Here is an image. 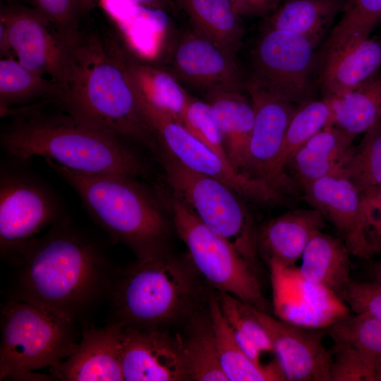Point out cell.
Masks as SVG:
<instances>
[{"label":"cell","mask_w":381,"mask_h":381,"mask_svg":"<svg viewBox=\"0 0 381 381\" xmlns=\"http://www.w3.org/2000/svg\"><path fill=\"white\" fill-rule=\"evenodd\" d=\"M166 201L174 227L200 277L217 291L229 293L265 311L266 301L255 268L178 198L171 193L167 195Z\"/></svg>","instance_id":"8"},{"label":"cell","mask_w":381,"mask_h":381,"mask_svg":"<svg viewBox=\"0 0 381 381\" xmlns=\"http://www.w3.org/2000/svg\"><path fill=\"white\" fill-rule=\"evenodd\" d=\"M339 299L355 314L381 319V281L351 280Z\"/></svg>","instance_id":"39"},{"label":"cell","mask_w":381,"mask_h":381,"mask_svg":"<svg viewBox=\"0 0 381 381\" xmlns=\"http://www.w3.org/2000/svg\"><path fill=\"white\" fill-rule=\"evenodd\" d=\"M371 256L381 257V186L361 192Z\"/></svg>","instance_id":"40"},{"label":"cell","mask_w":381,"mask_h":381,"mask_svg":"<svg viewBox=\"0 0 381 381\" xmlns=\"http://www.w3.org/2000/svg\"><path fill=\"white\" fill-rule=\"evenodd\" d=\"M1 312V380L55 367L78 346L75 322L48 308L15 298Z\"/></svg>","instance_id":"6"},{"label":"cell","mask_w":381,"mask_h":381,"mask_svg":"<svg viewBox=\"0 0 381 381\" xmlns=\"http://www.w3.org/2000/svg\"><path fill=\"white\" fill-rule=\"evenodd\" d=\"M333 126L356 138L381 121V72L357 86L327 97Z\"/></svg>","instance_id":"25"},{"label":"cell","mask_w":381,"mask_h":381,"mask_svg":"<svg viewBox=\"0 0 381 381\" xmlns=\"http://www.w3.org/2000/svg\"><path fill=\"white\" fill-rule=\"evenodd\" d=\"M32 8L44 16L67 47L78 41V16L82 12L80 0H28Z\"/></svg>","instance_id":"36"},{"label":"cell","mask_w":381,"mask_h":381,"mask_svg":"<svg viewBox=\"0 0 381 381\" xmlns=\"http://www.w3.org/2000/svg\"><path fill=\"white\" fill-rule=\"evenodd\" d=\"M16 298L48 308L73 321L103 296L111 270L95 243L66 223L55 224L26 252Z\"/></svg>","instance_id":"3"},{"label":"cell","mask_w":381,"mask_h":381,"mask_svg":"<svg viewBox=\"0 0 381 381\" xmlns=\"http://www.w3.org/2000/svg\"><path fill=\"white\" fill-rule=\"evenodd\" d=\"M247 308L266 330L285 380L331 381L332 356L323 345L324 332L298 327L248 303Z\"/></svg>","instance_id":"14"},{"label":"cell","mask_w":381,"mask_h":381,"mask_svg":"<svg viewBox=\"0 0 381 381\" xmlns=\"http://www.w3.org/2000/svg\"><path fill=\"white\" fill-rule=\"evenodd\" d=\"M376 381H381V372L377 375Z\"/></svg>","instance_id":"44"},{"label":"cell","mask_w":381,"mask_h":381,"mask_svg":"<svg viewBox=\"0 0 381 381\" xmlns=\"http://www.w3.org/2000/svg\"><path fill=\"white\" fill-rule=\"evenodd\" d=\"M304 199L337 230L351 255L370 258L361 192L341 172L318 179L303 188Z\"/></svg>","instance_id":"16"},{"label":"cell","mask_w":381,"mask_h":381,"mask_svg":"<svg viewBox=\"0 0 381 381\" xmlns=\"http://www.w3.org/2000/svg\"><path fill=\"white\" fill-rule=\"evenodd\" d=\"M78 193L93 220L139 260L167 253L168 222L155 198L135 179L120 174H90L44 159Z\"/></svg>","instance_id":"4"},{"label":"cell","mask_w":381,"mask_h":381,"mask_svg":"<svg viewBox=\"0 0 381 381\" xmlns=\"http://www.w3.org/2000/svg\"><path fill=\"white\" fill-rule=\"evenodd\" d=\"M354 139L334 126L326 127L295 152L286 171H290V178L301 188L318 179L341 172L353 151Z\"/></svg>","instance_id":"20"},{"label":"cell","mask_w":381,"mask_h":381,"mask_svg":"<svg viewBox=\"0 0 381 381\" xmlns=\"http://www.w3.org/2000/svg\"><path fill=\"white\" fill-rule=\"evenodd\" d=\"M207 98L229 163L244 174L247 149L255 121L252 101L243 91L214 92L207 95Z\"/></svg>","instance_id":"23"},{"label":"cell","mask_w":381,"mask_h":381,"mask_svg":"<svg viewBox=\"0 0 381 381\" xmlns=\"http://www.w3.org/2000/svg\"><path fill=\"white\" fill-rule=\"evenodd\" d=\"M333 126L329 102L309 99L297 106L288 124L277 162L278 174L289 193L296 184L286 171V167L295 152L310 138L323 128Z\"/></svg>","instance_id":"30"},{"label":"cell","mask_w":381,"mask_h":381,"mask_svg":"<svg viewBox=\"0 0 381 381\" xmlns=\"http://www.w3.org/2000/svg\"><path fill=\"white\" fill-rule=\"evenodd\" d=\"M198 309L184 322V334H180L190 380L228 381L220 365L208 307L206 313Z\"/></svg>","instance_id":"28"},{"label":"cell","mask_w":381,"mask_h":381,"mask_svg":"<svg viewBox=\"0 0 381 381\" xmlns=\"http://www.w3.org/2000/svg\"><path fill=\"white\" fill-rule=\"evenodd\" d=\"M341 11L339 23L326 41L324 54L368 39L381 23V0H344Z\"/></svg>","instance_id":"34"},{"label":"cell","mask_w":381,"mask_h":381,"mask_svg":"<svg viewBox=\"0 0 381 381\" xmlns=\"http://www.w3.org/2000/svg\"><path fill=\"white\" fill-rule=\"evenodd\" d=\"M123 326L111 322L102 327L85 329L74 352L50 369L54 376L68 381H123Z\"/></svg>","instance_id":"18"},{"label":"cell","mask_w":381,"mask_h":381,"mask_svg":"<svg viewBox=\"0 0 381 381\" xmlns=\"http://www.w3.org/2000/svg\"><path fill=\"white\" fill-rule=\"evenodd\" d=\"M341 173L361 192L381 186V121L364 133L358 146L353 147Z\"/></svg>","instance_id":"35"},{"label":"cell","mask_w":381,"mask_h":381,"mask_svg":"<svg viewBox=\"0 0 381 381\" xmlns=\"http://www.w3.org/2000/svg\"><path fill=\"white\" fill-rule=\"evenodd\" d=\"M61 85L35 73L11 57L0 61L1 115L7 111L58 99Z\"/></svg>","instance_id":"29"},{"label":"cell","mask_w":381,"mask_h":381,"mask_svg":"<svg viewBox=\"0 0 381 381\" xmlns=\"http://www.w3.org/2000/svg\"><path fill=\"white\" fill-rule=\"evenodd\" d=\"M127 69L137 92L154 106L180 121L190 95L171 73L131 59L126 54Z\"/></svg>","instance_id":"31"},{"label":"cell","mask_w":381,"mask_h":381,"mask_svg":"<svg viewBox=\"0 0 381 381\" xmlns=\"http://www.w3.org/2000/svg\"><path fill=\"white\" fill-rule=\"evenodd\" d=\"M59 213L53 193L36 180L1 169L0 248L8 262L21 265L36 236Z\"/></svg>","instance_id":"11"},{"label":"cell","mask_w":381,"mask_h":381,"mask_svg":"<svg viewBox=\"0 0 381 381\" xmlns=\"http://www.w3.org/2000/svg\"><path fill=\"white\" fill-rule=\"evenodd\" d=\"M1 54L12 50L29 70L64 84L69 63L68 47L49 23L32 8L13 6L1 9Z\"/></svg>","instance_id":"12"},{"label":"cell","mask_w":381,"mask_h":381,"mask_svg":"<svg viewBox=\"0 0 381 381\" xmlns=\"http://www.w3.org/2000/svg\"><path fill=\"white\" fill-rule=\"evenodd\" d=\"M69 55L57 103L89 125L156 152L157 141L141 110L121 48L81 32Z\"/></svg>","instance_id":"2"},{"label":"cell","mask_w":381,"mask_h":381,"mask_svg":"<svg viewBox=\"0 0 381 381\" xmlns=\"http://www.w3.org/2000/svg\"><path fill=\"white\" fill-rule=\"evenodd\" d=\"M13 109L1 135L8 156L26 161L49 159L78 172L120 174L136 178L147 173L140 157L122 139L89 125L62 108L55 99Z\"/></svg>","instance_id":"1"},{"label":"cell","mask_w":381,"mask_h":381,"mask_svg":"<svg viewBox=\"0 0 381 381\" xmlns=\"http://www.w3.org/2000/svg\"><path fill=\"white\" fill-rule=\"evenodd\" d=\"M180 122L221 159L231 165L222 135L207 102L190 96L181 114Z\"/></svg>","instance_id":"37"},{"label":"cell","mask_w":381,"mask_h":381,"mask_svg":"<svg viewBox=\"0 0 381 381\" xmlns=\"http://www.w3.org/2000/svg\"><path fill=\"white\" fill-rule=\"evenodd\" d=\"M172 67L179 79L207 95L246 90L236 56L195 32L176 46Z\"/></svg>","instance_id":"17"},{"label":"cell","mask_w":381,"mask_h":381,"mask_svg":"<svg viewBox=\"0 0 381 381\" xmlns=\"http://www.w3.org/2000/svg\"><path fill=\"white\" fill-rule=\"evenodd\" d=\"M380 25H381V23H380Z\"/></svg>","instance_id":"45"},{"label":"cell","mask_w":381,"mask_h":381,"mask_svg":"<svg viewBox=\"0 0 381 381\" xmlns=\"http://www.w3.org/2000/svg\"><path fill=\"white\" fill-rule=\"evenodd\" d=\"M235 13L239 16H255L272 12L281 0H230Z\"/></svg>","instance_id":"41"},{"label":"cell","mask_w":381,"mask_h":381,"mask_svg":"<svg viewBox=\"0 0 381 381\" xmlns=\"http://www.w3.org/2000/svg\"><path fill=\"white\" fill-rule=\"evenodd\" d=\"M325 220L313 207L291 210L270 219L258 229V255L270 267H291L310 239L322 231Z\"/></svg>","instance_id":"19"},{"label":"cell","mask_w":381,"mask_h":381,"mask_svg":"<svg viewBox=\"0 0 381 381\" xmlns=\"http://www.w3.org/2000/svg\"><path fill=\"white\" fill-rule=\"evenodd\" d=\"M136 93L143 115L157 139L158 150L166 151L193 171L221 181L243 198L265 205L282 202V193L266 183L236 170L179 121L147 102L137 90Z\"/></svg>","instance_id":"9"},{"label":"cell","mask_w":381,"mask_h":381,"mask_svg":"<svg viewBox=\"0 0 381 381\" xmlns=\"http://www.w3.org/2000/svg\"><path fill=\"white\" fill-rule=\"evenodd\" d=\"M199 277L190 259L168 253L137 259L113 286L114 321L123 327L143 329H167L185 322L198 308Z\"/></svg>","instance_id":"5"},{"label":"cell","mask_w":381,"mask_h":381,"mask_svg":"<svg viewBox=\"0 0 381 381\" xmlns=\"http://www.w3.org/2000/svg\"><path fill=\"white\" fill-rule=\"evenodd\" d=\"M207 303L220 365L228 381L285 380L276 359L270 363L259 365L248 356L225 320L216 294L209 295Z\"/></svg>","instance_id":"24"},{"label":"cell","mask_w":381,"mask_h":381,"mask_svg":"<svg viewBox=\"0 0 381 381\" xmlns=\"http://www.w3.org/2000/svg\"><path fill=\"white\" fill-rule=\"evenodd\" d=\"M140 5L157 8L162 10L168 8L171 4L169 0H128Z\"/></svg>","instance_id":"42"},{"label":"cell","mask_w":381,"mask_h":381,"mask_svg":"<svg viewBox=\"0 0 381 381\" xmlns=\"http://www.w3.org/2000/svg\"><path fill=\"white\" fill-rule=\"evenodd\" d=\"M332 353L331 381H376L373 368L354 349L334 345Z\"/></svg>","instance_id":"38"},{"label":"cell","mask_w":381,"mask_h":381,"mask_svg":"<svg viewBox=\"0 0 381 381\" xmlns=\"http://www.w3.org/2000/svg\"><path fill=\"white\" fill-rule=\"evenodd\" d=\"M158 152L172 194L255 268L258 229L242 197L221 181L186 168L166 151Z\"/></svg>","instance_id":"7"},{"label":"cell","mask_w":381,"mask_h":381,"mask_svg":"<svg viewBox=\"0 0 381 381\" xmlns=\"http://www.w3.org/2000/svg\"><path fill=\"white\" fill-rule=\"evenodd\" d=\"M326 333L334 345L356 351L373 368L376 380L381 372V319L354 313L333 322Z\"/></svg>","instance_id":"32"},{"label":"cell","mask_w":381,"mask_h":381,"mask_svg":"<svg viewBox=\"0 0 381 381\" xmlns=\"http://www.w3.org/2000/svg\"><path fill=\"white\" fill-rule=\"evenodd\" d=\"M351 255L341 238L319 231L309 241L301 258V278L340 298L351 278Z\"/></svg>","instance_id":"22"},{"label":"cell","mask_w":381,"mask_h":381,"mask_svg":"<svg viewBox=\"0 0 381 381\" xmlns=\"http://www.w3.org/2000/svg\"><path fill=\"white\" fill-rule=\"evenodd\" d=\"M246 90L255 109L244 174L263 181L282 194L289 193L277 171L286 131L297 106L276 97L250 80Z\"/></svg>","instance_id":"13"},{"label":"cell","mask_w":381,"mask_h":381,"mask_svg":"<svg viewBox=\"0 0 381 381\" xmlns=\"http://www.w3.org/2000/svg\"><path fill=\"white\" fill-rule=\"evenodd\" d=\"M192 24L194 32L236 55L244 28L230 0H174Z\"/></svg>","instance_id":"26"},{"label":"cell","mask_w":381,"mask_h":381,"mask_svg":"<svg viewBox=\"0 0 381 381\" xmlns=\"http://www.w3.org/2000/svg\"><path fill=\"white\" fill-rule=\"evenodd\" d=\"M121 356L124 380H190L179 333L123 327Z\"/></svg>","instance_id":"15"},{"label":"cell","mask_w":381,"mask_h":381,"mask_svg":"<svg viewBox=\"0 0 381 381\" xmlns=\"http://www.w3.org/2000/svg\"><path fill=\"white\" fill-rule=\"evenodd\" d=\"M222 313L232 332L248 356L259 365L262 353H273L269 336L247 308V303L233 295L222 291H217Z\"/></svg>","instance_id":"33"},{"label":"cell","mask_w":381,"mask_h":381,"mask_svg":"<svg viewBox=\"0 0 381 381\" xmlns=\"http://www.w3.org/2000/svg\"><path fill=\"white\" fill-rule=\"evenodd\" d=\"M344 3V0H285L272 12L265 28L299 35L317 47Z\"/></svg>","instance_id":"27"},{"label":"cell","mask_w":381,"mask_h":381,"mask_svg":"<svg viewBox=\"0 0 381 381\" xmlns=\"http://www.w3.org/2000/svg\"><path fill=\"white\" fill-rule=\"evenodd\" d=\"M381 67V41L368 37L353 46L328 52L320 75L324 98L349 90Z\"/></svg>","instance_id":"21"},{"label":"cell","mask_w":381,"mask_h":381,"mask_svg":"<svg viewBox=\"0 0 381 381\" xmlns=\"http://www.w3.org/2000/svg\"><path fill=\"white\" fill-rule=\"evenodd\" d=\"M372 279L381 281V257L370 269Z\"/></svg>","instance_id":"43"},{"label":"cell","mask_w":381,"mask_h":381,"mask_svg":"<svg viewBox=\"0 0 381 381\" xmlns=\"http://www.w3.org/2000/svg\"><path fill=\"white\" fill-rule=\"evenodd\" d=\"M315 48L299 35L265 28L252 52L249 80L276 97L301 104L311 94Z\"/></svg>","instance_id":"10"}]
</instances>
